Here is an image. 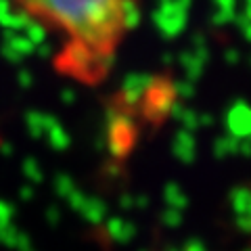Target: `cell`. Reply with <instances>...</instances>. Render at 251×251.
<instances>
[{
    "label": "cell",
    "instance_id": "7a4b0ae2",
    "mask_svg": "<svg viewBox=\"0 0 251 251\" xmlns=\"http://www.w3.org/2000/svg\"><path fill=\"white\" fill-rule=\"evenodd\" d=\"M174 100H176V92L172 88V84L163 80L153 82L143 94V103H140L143 117L151 124H161L170 113Z\"/></svg>",
    "mask_w": 251,
    "mask_h": 251
},
{
    "label": "cell",
    "instance_id": "6da1fadb",
    "mask_svg": "<svg viewBox=\"0 0 251 251\" xmlns=\"http://www.w3.org/2000/svg\"><path fill=\"white\" fill-rule=\"evenodd\" d=\"M31 17L65 38L61 65L97 80L111 61L126 27L130 0H15Z\"/></svg>",
    "mask_w": 251,
    "mask_h": 251
},
{
    "label": "cell",
    "instance_id": "3957f363",
    "mask_svg": "<svg viewBox=\"0 0 251 251\" xmlns=\"http://www.w3.org/2000/svg\"><path fill=\"white\" fill-rule=\"evenodd\" d=\"M134 143H136L134 122L122 113L111 117V124H109V149H111L113 157H117V159L126 157L132 151Z\"/></svg>",
    "mask_w": 251,
    "mask_h": 251
}]
</instances>
